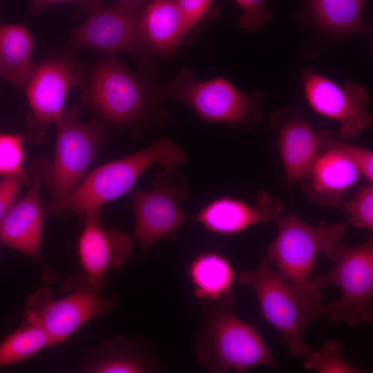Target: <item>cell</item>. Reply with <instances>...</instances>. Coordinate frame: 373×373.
<instances>
[{
	"instance_id": "1",
	"label": "cell",
	"mask_w": 373,
	"mask_h": 373,
	"mask_svg": "<svg viewBox=\"0 0 373 373\" xmlns=\"http://www.w3.org/2000/svg\"><path fill=\"white\" fill-rule=\"evenodd\" d=\"M237 282L254 292L261 317L279 333L291 354L305 360L313 351L304 342V334L312 323L327 314L321 289L312 279L307 287L291 283L267 258H261L256 268L240 272Z\"/></svg>"
},
{
	"instance_id": "2",
	"label": "cell",
	"mask_w": 373,
	"mask_h": 373,
	"mask_svg": "<svg viewBox=\"0 0 373 373\" xmlns=\"http://www.w3.org/2000/svg\"><path fill=\"white\" fill-rule=\"evenodd\" d=\"M235 301L203 305V321L194 338L198 362L209 372H244L278 365L258 331L233 310Z\"/></svg>"
},
{
	"instance_id": "3",
	"label": "cell",
	"mask_w": 373,
	"mask_h": 373,
	"mask_svg": "<svg viewBox=\"0 0 373 373\" xmlns=\"http://www.w3.org/2000/svg\"><path fill=\"white\" fill-rule=\"evenodd\" d=\"M82 99L103 119L113 124L149 127L168 120L165 111L157 107L162 102L156 84L131 72L113 55L94 68Z\"/></svg>"
},
{
	"instance_id": "4",
	"label": "cell",
	"mask_w": 373,
	"mask_h": 373,
	"mask_svg": "<svg viewBox=\"0 0 373 373\" xmlns=\"http://www.w3.org/2000/svg\"><path fill=\"white\" fill-rule=\"evenodd\" d=\"M186 159L182 146L169 138L157 140L146 148L125 157L95 168L86 175L63 202L48 206L52 213L72 211L80 216L130 193L150 166L176 169Z\"/></svg>"
},
{
	"instance_id": "5",
	"label": "cell",
	"mask_w": 373,
	"mask_h": 373,
	"mask_svg": "<svg viewBox=\"0 0 373 373\" xmlns=\"http://www.w3.org/2000/svg\"><path fill=\"white\" fill-rule=\"evenodd\" d=\"M275 222L278 231L267 258L283 278L299 287L309 285L318 256L330 259L346 232L344 222L312 225L295 213L281 215Z\"/></svg>"
},
{
	"instance_id": "6",
	"label": "cell",
	"mask_w": 373,
	"mask_h": 373,
	"mask_svg": "<svg viewBox=\"0 0 373 373\" xmlns=\"http://www.w3.org/2000/svg\"><path fill=\"white\" fill-rule=\"evenodd\" d=\"M330 260L334 262L331 271L312 279L321 289L336 286L341 290L339 300L326 303V316L351 326L372 322V234L358 246L341 242Z\"/></svg>"
},
{
	"instance_id": "7",
	"label": "cell",
	"mask_w": 373,
	"mask_h": 373,
	"mask_svg": "<svg viewBox=\"0 0 373 373\" xmlns=\"http://www.w3.org/2000/svg\"><path fill=\"white\" fill-rule=\"evenodd\" d=\"M68 294L55 299L46 288H39L28 298L25 319L38 323L52 345L64 342L88 321L106 315L116 304L104 297L102 289L89 283L79 273L64 283Z\"/></svg>"
},
{
	"instance_id": "8",
	"label": "cell",
	"mask_w": 373,
	"mask_h": 373,
	"mask_svg": "<svg viewBox=\"0 0 373 373\" xmlns=\"http://www.w3.org/2000/svg\"><path fill=\"white\" fill-rule=\"evenodd\" d=\"M156 92L162 102H181L208 122L242 124L258 113L259 95L242 92L222 76L200 81L186 68L168 83L156 85Z\"/></svg>"
},
{
	"instance_id": "9",
	"label": "cell",
	"mask_w": 373,
	"mask_h": 373,
	"mask_svg": "<svg viewBox=\"0 0 373 373\" xmlns=\"http://www.w3.org/2000/svg\"><path fill=\"white\" fill-rule=\"evenodd\" d=\"M135 218V238L146 254L160 239L173 236L189 220L181 204L188 195L187 182L176 169L157 173L148 190L131 192Z\"/></svg>"
},
{
	"instance_id": "10",
	"label": "cell",
	"mask_w": 373,
	"mask_h": 373,
	"mask_svg": "<svg viewBox=\"0 0 373 373\" xmlns=\"http://www.w3.org/2000/svg\"><path fill=\"white\" fill-rule=\"evenodd\" d=\"M56 124L55 157L47 176L52 197L49 205L63 202L73 193L106 137L102 123H82L76 108H64Z\"/></svg>"
},
{
	"instance_id": "11",
	"label": "cell",
	"mask_w": 373,
	"mask_h": 373,
	"mask_svg": "<svg viewBox=\"0 0 373 373\" xmlns=\"http://www.w3.org/2000/svg\"><path fill=\"white\" fill-rule=\"evenodd\" d=\"M82 73L69 58L52 57L37 67L27 83L26 94L31 108L26 118L28 137L40 142L46 129L60 118L70 90L82 84Z\"/></svg>"
},
{
	"instance_id": "12",
	"label": "cell",
	"mask_w": 373,
	"mask_h": 373,
	"mask_svg": "<svg viewBox=\"0 0 373 373\" xmlns=\"http://www.w3.org/2000/svg\"><path fill=\"white\" fill-rule=\"evenodd\" d=\"M140 10L137 2L134 1L108 7L99 6L73 31L70 44L73 48L125 52L149 59L152 54L140 33Z\"/></svg>"
},
{
	"instance_id": "13",
	"label": "cell",
	"mask_w": 373,
	"mask_h": 373,
	"mask_svg": "<svg viewBox=\"0 0 373 373\" xmlns=\"http://www.w3.org/2000/svg\"><path fill=\"white\" fill-rule=\"evenodd\" d=\"M305 98L319 115L338 122L344 138L354 137L372 126L368 110L370 96L366 89L356 83L340 85L307 68L301 75Z\"/></svg>"
},
{
	"instance_id": "14",
	"label": "cell",
	"mask_w": 373,
	"mask_h": 373,
	"mask_svg": "<svg viewBox=\"0 0 373 373\" xmlns=\"http://www.w3.org/2000/svg\"><path fill=\"white\" fill-rule=\"evenodd\" d=\"M320 134L321 148L299 182L311 201L323 207H341L362 175L331 131Z\"/></svg>"
},
{
	"instance_id": "15",
	"label": "cell",
	"mask_w": 373,
	"mask_h": 373,
	"mask_svg": "<svg viewBox=\"0 0 373 373\" xmlns=\"http://www.w3.org/2000/svg\"><path fill=\"white\" fill-rule=\"evenodd\" d=\"M99 207L84 216L78 254L82 268L80 274L89 283L102 289L108 271L121 269L131 258L134 242L125 233L106 228Z\"/></svg>"
},
{
	"instance_id": "16",
	"label": "cell",
	"mask_w": 373,
	"mask_h": 373,
	"mask_svg": "<svg viewBox=\"0 0 373 373\" xmlns=\"http://www.w3.org/2000/svg\"><path fill=\"white\" fill-rule=\"evenodd\" d=\"M270 126L276 136L285 181L291 188L315 159L321 146L320 132L317 133L294 108L277 111L271 117Z\"/></svg>"
},
{
	"instance_id": "17",
	"label": "cell",
	"mask_w": 373,
	"mask_h": 373,
	"mask_svg": "<svg viewBox=\"0 0 373 373\" xmlns=\"http://www.w3.org/2000/svg\"><path fill=\"white\" fill-rule=\"evenodd\" d=\"M283 211L277 198L260 190L254 204L233 197H220L207 204L194 218L209 231L230 236L260 222L275 221Z\"/></svg>"
},
{
	"instance_id": "18",
	"label": "cell",
	"mask_w": 373,
	"mask_h": 373,
	"mask_svg": "<svg viewBox=\"0 0 373 373\" xmlns=\"http://www.w3.org/2000/svg\"><path fill=\"white\" fill-rule=\"evenodd\" d=\"M80 370L90 373L163 372L165 367L143 337L118 336L89 350Z\"/></svg>"
},
{
	"instance_id": "19",
	"label": "cell",
	"mask_w": 373,
	"mask_h": 373,
	"mask_svg": "<svg viewBox=\"0 0 373 373\" xmlns=\"http://www.w3.org/2000/svg\"><path fill=\"white\" fill-rule=\"evenodd\" d=\"M32 180L0 221V242L41 262L44 211L39 179Z\"/></svg>"
},
{
	"instance_id": "20",
	"label": "cell",
	"mask_w": 373,
	"mask_h": 373,
	"mask_svg": "<svg viewBox=\"0 0 373 373\" xmlns=\"http://www.w3.org/2000/svg\"><path fill=\"white\" fill-rule=\"evenodd\" d=\"M139 30L151 54L166 57L173 54L191 30L184 15L171 0H153L139 12Z\"/></svg>"
},
{
	"instance_id": "21",
	"label": "cell",
	"mask_w": 373,
	"mask_h": 373,
	"mask_svg": "<svg viewBox=\"0 0 373 373\" xmlns=\"http://www.w3.org/2000/svg\"><path fill=\"white\" fill-rule=\"evenodd\" d=\"M187 276L202 305L235 301L232 289L236 273L224 255L213 251L199 254L190 262Z\"/></svg>"
},
{
	"instance_id": "22",
	"label": "cell",
	"mask_w": 373,
	"mask_h": 373,
	"mask_svg": "<svg viewBox=\"0 0 373 373\" xmlns=\"http://www.w3.org/2000/svg\"><path fill=\"white\" fill-rule=\"evenodd\" d=\"M33 48L34 38L26 27L0 23V76L18 86L27 84L37 67Z\"/></svg>"
},
{
	"instance_id": "23",
	"label": "cell",
	"mask_w": 373,
	"mask_h": 373,
	"mask_svg": "<svg viewBox=\"0 0 373 373\" xmlns=\"http://www.w3.org/2000/svg\"><path fill=\"white\" fill-rule=\"evenodd\" d=\"M368 0H309V12L321 28L339 35L366 31L363 10Z\"/></svg>"
},
{
	"instance_id": "24",
	"label": "cell",
	"mask_w": 373,
	"mask_h": 373,
	"mask_svg": "<svg viewBox=\"0 0 373 373\" xmlns=\"http://www.w3.org/2000/svg\"><path fill=\"white\" fill-rule=\"evenodd\" d=\"M23 325L0 344V368L21 363L44 348L52 346L38 323L25 319Z\"/></svg>"
},
{
	"instance_id": "25",
	"label": "cell",
	"mask_w": 373,
	"mask_h": 373,
	"mask_svg": "<svg viewBox=\"0 0 373 373\" xmlns=\"http://www.w3.org/2000/svg\"><path fill=\"white\" fill-rule=\"evenodd\" d=\"M340 342L331 340L318 352H312L304 361L305 367L318 373H361L358 369L348 363L343 357Z\"/></svg>"
},
{
	"instance_id": "26",
	"label": "cell",
	"mask_w": 373,
	"mask_h": 373,
	"mask_svg": "<svg viewBox=\"0 0 373 373\" xmlns=\"http://www.w3.org/2000/svg\"><path fill=\"white\" fill-rule=\"evenodd\" d=\"M25 139L20 134H0V175L18 176L28 184L31 180L23 168Z\"/></svg>"
},
{
	"instance_id": "27",
	"label": "cell",
	"mask_w": 373,
	"mask_h": 373,
	"mask_svg": "<svg viewBox=\"0 0 373 373\" xmlns=\"http://www.w3.org/2000/svg\"><path fill=\"white\" fill-rule=\"evenodd\" d=\"M356 228L373 231V183L361 187L341 207Z\"/></svg>"
},
{
	"instance_id": "28",
	"label": "cell",
	"mask_w": 373,
	"mask_h": 373,
	"mask_svg": "<svg viewBox=\"0 0 373 373\" xmlns=\"http://www.w3.org/2000/svg\"><path fill=\"white\" fill-rule=\"evenodd\" d=\"M242 9L238 24L240 28L256 30L273 17L272 11L267 7V0H235Z\"/></svg>"
},
{
	"instance_id": "29",
	"label": "cell",
	"mask_w": 373,
	"mask_h": 373,
	"mask_svg": "<svg viewBox=\"0 0 373 373\" xmlns=\"http://www.w3.org/2000/svg\"><path fill=\"white\" fill-rule=\"evenodd\" d=\"M340 145L357 166L366 182L373 183L372 151L341 141Z\"/></svg>"
},
{
	"instance_id": "30",
	"label": "cell",
	"mask_w": 373,
	"mask_h": 373,
	"mask_svg": "<svg viewBox=\"0 0 373 373\" xmlns=\"http://www.w3.org/2000/svg\"><path fill=\"white\" fill-rule=\"evenodd\" d=\"M192 30L209 12L213 0H171Z\"/></svg>"
},
{
	"instance_id": "31",
	"label": "cell",
	"mask_w": 373,
	"mask_h": 373,
	"mask_svg": "<svg viewBox=\"0 0 373 373\" xmlns=\"http://www.w3.org/2000/svg\"><path fill=\"white\" fill-rule=\"evenodd\" d=\"M23 182L18 176L4 177L0 180V221L15 203Z\"/></svg>"
},
{
	"instance_id": "32",
	"label": "cell",
	"mask_w": 373,
	"mask_h": 373,
	"mask_svg": "<svg viewBox=\"0 0 373 373\" xmlns=\"http://www.w3.org/2000/svg\"><path fill=\"white\" fill-rule=\"evenodd\" d=\"M101 0H33L30 8L32 15H37L44 10L62 3H75L87 8L90 11L100 5Z\"/></svg>"
},
{
	"instance_id": "33",
	"label": "cell",
	"mask_w": 373,
	"mask_h": 373,
	"mask_svg": "<svg viewBox=\"0 0 373 373\" xmlns=\"http://www.w3.org/2000/svg\"><path fill=\"white\" fill-rule=\"evenodd\" d=\"M124 1H134V2H138L139 1H143V0H124ZM148 1H153V0H148Z\"/></svg>"
}]
</instances>
